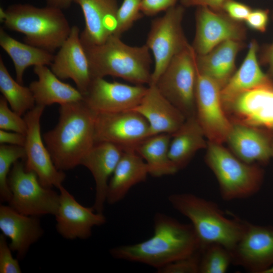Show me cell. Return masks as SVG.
<instances>
[{
    "label": "cell",
    "instance_id": "3957f363",
    "mask_svg": "<svg viewBox=\"0 0 273 273\" xmlns=\"http://www.w3.org/2000/svg\"><path fill=\"white\" fill-rule=\"evenodd\" d=\"M168 200L190 220L201 247L215 243L231 251L245 232L247 221L234 214L228 217L213 201L192 193L172 194Z\"/></svg>",
    "mask_w": 273,
    "mask_h": 273
},
{
    "label": "cell",
    "instance_id": "f1b7e54d",
    "mask_svg": "<svg viewBox=\"0 0 273 273\" xmlns=\"http://www.w3.org/2000/svg\"><path fill=\"white\" fill-rule=\"evenodd\" d=\"M0 46L11 58L16 72V80L23 83L25 70L31 66L51 65L54 55L44 49L22 42L0 28Z\"/></svg>",
    "mask_w": 273,
    "mask_h": 273
},
{
    "label": "cell",
    "instance_id": "7bdbcfd3",
    "mask_svg": "<svg viewBox=\"0 0 273 273\" xmlns=\"http://www.w3.org/2000/svg\"><path fill=\"white\" fill-rule=\"evenodd\" d=\"M47 6L56 8L61 10L70 7L74 0H46Z\"/></svg>",
    "mask_w": 273,
    "mask_h": 273
},
{
    "label": "cell",
    "instance_id": "d4e9b609",
    "mask_svg": "<svg viewBox=\"0 0 273 273\" xmlns=\"http://www.w3.org/2000/svg\"><path fill=\"white\" fill-rule=\"evenodd\" d=\"M33 72L38 77L29 87L36 105L46 107L53 104L60 105L83 100V95L76 88L61 80L46 65L34 66Z\"/></svg>",
    "mask_w": 273,
    "mask_h": 273
},
{
    "label": "cell",
    "instance_id": "d590c367",
    "mask_svg": "<svg viewBox=\"0 0 273 273\" xmlns=\"http://www.w3.org/2000/svg\"><path fill=\"white\" fill-rule=\"evenodd\" d=\"M201 249V248H200ZM200 249L188 257L172 262L157 270L158 273H199Z\"/></svg>",
    "mask_w": 273,
    "mask_h": 273
},
{
    "label": "cell",
    "instance_id": "52a82bcc",
    "mask_svg": "<svg viewBox=\"0 0 273 273\" xmlns=\"http://www.w3.org/2000/svg\"><path fill=\"white\" fill-rule=\"evenodd\" d=\"M196 55L190 44L171 60L155 84L186 118L196 116Z\"/></svg>",
    "mask_w": 273,
    "mask_h": 273
},
{
    "label": "cell",
    "instance_id": "ab89813d",
    "mask_svg": "<svg viewBox=\"0 0 273 273\" xmlns=\"http://www.w3.org/2000/svg\"><path fill=\"white\" fill-rule=\"evenodd\" d=\"M268 14V10H252L245 21L247 25L251 29L263 32L266 29Z\"/></svg>",
    "mask_w": 273,
    "mask_h": 273
},
{
    "label": "cell",
    "instance_id": "5b68a950",
    "mask_svg": "<svg viewBox=\"0 0 273 273\" xmlns=\"http://www.w3.org/2000/svg\"><path fill=\"white\" fill-rule=\"evenodd\" d=\"M0 20L6 29L24 34L25 43L52 53L61 47L72 27L63 10L27 4L1 7Z\"/></svg>",
    "mask_w": 273,
    "mask_h": 273
},
{
    "label": "cell",
    "instance_id": "7402d4cb",
    "mask_svg": "<svg viewBox=\"0 0 273 273\" xmlns=\"http://www.w3.org/2000/svg\"><path fill=\"white\" fill-rule=\"evenodd\" d=\"M81 9L85 21L80 32L84 44H99L113 34L118 9L117 0H74Z\"/></svg>",
    "mask_w": 273,
    "mask_h": 273
},
{
    "label": "cell",
    "instance_id": "bcb514c9",
    "mask_svg": "<svg viewBox=\"0 0 273 273\" xmlns=\"http://www.w3.org/2000/svg\"><path fill=\"white\" fill-rule=\"evenodd\" d=\"M271 158H273V140H272V146H271Z\"/></svg>",
    "mask_w": 273,
    "mask_h": 273
},
{
    "label": "cell",
    "instance_id": "f35d334b",
    "mask_svg": "<svg viewBox=\"0 0 273 273\" xmlns=\"http://www.w3.org/2000/svg\"><path fill=\"white\" fill-rule=\"evenodd\" d=\"M180 0H142L141 11L147 16H153L160 12H166L176 5Z\"/></svg>",
    "mask_w": 273,
    "mask_h": 273
},
{
    "label": "cell",
    "instance_id": "4fadbf2b",
    "mask_svg": "<svg viewBox=\"0 0 273 273\" xmlns=\"http://www.w3.org/2000/svg\"><path fill=\"white\" fill-rule=\"evenodd\" d=\"M45 107L36 105L24 114L27 125L24 146L25 168L36 174L41 184L47 188L58 189L66 177L63 171L57 168L41 136L40 118Z\"/></svg>",
    "mask_w": 273,
    "mask_h": 273
},
{
    "label": "cell",
    "instance_id": "603a6c76",
    "mask_svg": "<svg viewBox=\"0 0 273 273\" xmlns=\"http://www.w3.org/2000/svg\"><path fill=\"white\" fill-rule=\"evenodd\" d=\"M0 230L10 239V247L18 259H22L43 234L38 216L23 214L10 205L0 206Z\"/></svg>",
    "mask_w": 273,
    "mask_h": 273
},
{
    "label": "cell",
    "instance_id": "e0dca14e",
    "mask_svg": "<svg viewBox=\"0 0 273 273\" xmlns=\"http://www.w3.org/2000/svg\"><path fill=\"white\" fill-rule=\"evenodd\" d=\"M60 203L56 214V229L67 240L86 239L92 235L93 229L103 225L106 218L97 212L93 207L80 204L63 185L59 189Z\"/></svg>",
    "mask_w": 273,
    "mask_h": 273
},
{
    "label": "cell",
    "instance_id": "e575fe53",
    "mask_svg": "<svg viewBox=\"0 0 273 273\" xmlns=\"http://www.w3.org/2000/svg\"><path fill=\"white\" fill-rule=\"evenodd\" d=\"M0 129L26 135L27 125L24 118L10 109L6 99L0 97Z\"/></svg>",
    "mask_w": 273,
    "mask_h": 273
},
{
    "label": "cell",
    "instance_id": "7c38bea8",
    "mask_svg": "<svg viewBox=\"0 0 273 273\" xmlns=\"http://www.w3.org/2000/svg\"><path fill=\"white\" fill-rule=\"evenodd\" d=\"M147 120L133 110L115 113H97L95 142L113 144L123 150L135 149L149 137Z\"/></svg>",
    "mask_w": 273,
    "mask_h": 273
},
{
    "label": "cell",
    "instance_id": "f6af8a7d",
    "mask_svg": "<svg viewBox=\"0 0 273 273\" xmlns=\"http://www.w3.org/2000/svg\"><path fill=\"white\" fill-rule=\"evenodd\" d=\"M265 273H273V266L268 269Z\"/></svg>",
    "mask_w": 273,
    "mask_h": 273
},
{
    "label": "cell",
    "instance_id": "d6a6232c",
    "mask_svg": "<svg viewBox=\"0 0 273 273\" xmlns=\"http://www.w3.org/2000/svg\"><path fill=\"white\" fill-rule=\"evenodd\" d=\"M24 147L1 144L0 145V198L1 201L9 203L12 193L8 184V176L13 164L20 159H24Z\"/></svg>",
    "mask_w": 273,
    "mask_h": 273
},
{
    "label": "cell",
    "instance_id": "836d02e7",
    "mask_svg": "<svg viewBox=\"0 0 273 273\" xmlns=\"http://www.w3.org/2000/svg\"><path fill=\"white\" fill-rule=\"evenodd\" d=\"M142 0H123L116 15V27L113 34L119 37L128 30L144 15L141 12Z\"/></svg>",
    "mask_w": 273,
    "mask_h": 273
},
{
    "label": "cell",
    "instance_id": "2e32d148",
    "mask_svg": "<svg viewBox=\"0 0 273 273\" xmlns=\"http://www.w3.org/2000/svg\"><path fill=\"white\" fill-rule=\"evenodd\" d=\"M147 88L144 85L110 82L95 77L83 95V101L97 113L131 110L140 103Z\"/></svg>",
    "mask_w": 273,
    "mask_h": 273
},
{
    "label": "cell",
    "instance_id": "b9f144b4",
    "mask_svg": "<svg viewBox=\"0 0 273 273\" xmlns=\"http://www.w3.org/2000/svg\"><path fill=\"white\" fill-rule=\"evenodd\" d=\"M224 0H180L184 7L207 6L215 11H221V7Z\"/></svg>",
    "mask_w": 273,
    "mask_h": 273
},
{
    "label": "cell",
    "instance_id": "44dd1931",
    "mask_svg": "<svg viewBox=\"0 0 273 273\" xmlns=\"http://www.w3.org/2000/svg\"><path fill=\"white\" fill-rule=\"evenodd\" d=\"M273 134L256 127L232 123L225 143L239 159L248 164H267L271 158Z\"/></svg>",
    "mask_w": 273,
    "mask_h": 273
},
{
    "label": "cell",
    "instance_id": "cb8c5ba5",
    "mask_svg": "<svg viewBox=\"0 0 273 273\" xmlns=\"http://www.w3.org/2000/svg\"><path fill=\"white\" fill-rule=\"evenodd\" d=\"M148 175L146 163L135 149L123 150L109 181L106 202L113 205L121 201L132 187L145 181Z\"/></svg>",
    "mask_w": 273,
    "mask_h": 273
},
{
    "label": "cell",
    "instance_id": "5bb4252c",
    "mask_svg": "<svg viewBox=\"0 0 273 273\" xmlns=\"http://www.w3.org/2000/svg\"><path fill=\"white\" fill-rule=\"evenodd\" d=\"M195 20L196 32L191 46L197 55H205L225 41H243L246 37L242 22L232 19L222 11L198 6Z\"/></svg>",
    "mask_w": 273,
    "mask_h": 273
},
{
    "label": "cell",
    "instance_id": "74e56055",
    "mask_svg": "<svg viewBox=\"0 0 273 273\" xmlns=\"http://www.w3.org/2000/svg\"><path fill=\"white\" fill-rule=\"evenodd\" d=\"M221 10L231 18L239 22L245 21L252 10L248 6L235 0H224Z\"/></svg>",
    "mask_w": 273,
    "mask_h": 273
},
{
    "label": "cell",
    "instance_id": "ffe728a7",
    "mask_svg": "<svg viewBox=\"0 0 273 273\" xmlns=\"http://www.w3.org/2000/svg\"><path fill=\"white\" fill-rule=\"evenodd\" d=\"M123 152L121 148L113 144L97 143L80 162V165L87 168L93 176L95 196L93 207L98 213H103L109 181Z\"/></svg>",
    "mask_w": 273,
    "mask_h": 273
},
{
    "label": "cell",
    "instance_id": "4dcf8cb0",
    "mask_svg": "<svg viewBox=\"0 0 273 273\" xmlns=\"http://www.w3.org/2000/svg\"><path fill=\"white\" fill-rule=\"evenodd\" d=\"M0 91L11 109L22 116L32 109L36 103L29 87L13 79L2 58H0Z\"/></svg>",
    "mask_w": 273,
    "mask_h": 273
},
{
    "label": "cell",
    "instance_id": "1f68e13d",
    "mask_svg": "<svg viewBox=\"0 0 273 273\" xmlns=\"http://www.w3.org/2000/svg\"><path fill=\"white\" fill-rule=\"evenodd\" d=\"M199 273H224L232 264L231 251L219 243H210L200 249Z\"/></svg>",
    "mask_w": 273,
    "mask_h": 273
},
{
    "label": "cell",
    "instance_id": "9a60e30c",
    "mask_svg": "<svg viewBox=\"0 0 273 273\" xmlns=\"http://www.w3.org/2000/svg\"><path fill=\"white\" fill-rule=\"evenodd\" d=\"M230 251L232 264L251 273H265L273 266V226L247 221L243 236Z\"/></svg>",
    "mask_w": 273,
    "mask_h": 273
},
{
    "label": "cell",
    "instance_id": "d6986e66",
    "mask_svg": "<svg viewBox=\"0 0 273 273\" xmlns=\"http://www.w3.org/2000/svg\"><path fill=\"white\" fill-rule=\"evenodd\" d=\"M142 115L149 126V136L175 132L186 119L182 112L166 99L156 85H148L140 103L132 110Z\"/></svg>",
    "mask_w": 273,
    "mask_h": 273
},
{
    "label": "cell",
    "instance_id": "30bf717a",
    "mask_svg": "<svg viewBox=\"0 0 273 273\" xmlns=\"http://www.w3.org/2000/svg\"><path fill=\"white\" fill-rule=\"evenodd\" d=\"M221 89L216 82L197 70L196 118L207 141L222 144L225 143L232 123L224 109Z\"/></svg>",
    "mask_w": 273,
    "mask_h": 273
},
{
    "label": "cell",
    "instance_id": "60d3db41",
    "mask_svg": "<svg viewBox=\"0 0 273 273\" xmlns=\"http://www.w3.org/2000/svg\"><path fill=\"white\" fill-rule=\"evenodd\" d=\"M26 141V135L16 132H10L3 129L0 130L1 144L24 147Z\"/></svg>",
    "mask_w": 273,
    "mask_h": 273
},
{
    "label": "cell",
    "instance_id": "83f0119b",
    "mask_svg": "<svg viewBox=\"0 0 273 273\" xmlns=\"http://www.w3.org/2000/svg\"><path fill=\"white\" fill-rule=\"evenodd\" d=\"M257 50V43L253 40L241 66L221 89L222 103L244 92L273 82L260 68Z\"/></svg>",
    "mask_w": 273,
    "mask_h": 273
},
{
    "label": "cell",
    "instance_id": "8d00e7d4",
    "mask_svg": "<svg viewBox=\"0 0 273 273\" xmlns=\"http://www.w3.org/2000/svg\"><path fill=\"white\" fill-rule=\"evenodd\" d=\"M12 250L7 243V237L0 235V272L20 273L22 272L18 259L12 255Z\"/></svg>",
    "mask_w": 273,
    "mask_h": 273
},
{
    "label": "cell",
    "instance_id": "8fae6325",
    "mask_svg": "<svg viewBox=\"0 0 273 273\" xmlns=\"http://www.w3.org/2000/svg\"><path fill=\"white\" fill-rule=\"evenodd\" d=\"M222 104L232 123L273 134V82L240 93Z\"/></svg>",
    "mask_w": 273,
    "mask_h": 273
},
{
    "label": "cell",
    "instance_id": "8992f818",
    "mask_svg": "<svg viewBox=\"0 0 273 273\" xmlns=\"http://www.w3.org/2000/svg\"><path fill=\"white\" fill-rule=\"evenodd\" d=\"M204 159L214 174L220 196L225 201L251 197L262 186L264 171L261 166L242 161L222 144L208 141Z\"/></svg>",
    "mask_w": 273,
    "mask_h": 273
},
{
    "label": "cell",
    "instance_id": "9c48e42d",
    "mask_svg": "<svg viewBox=\"0 0 273 273\" xmlns=\"http://www.w3.org/2000/svg\"><path fill=\"white\" fill-rule=\"evenodd\" d=\"M12 193L9 205L26 215L55 216L60 203V194L43 186L35 173L27 171L19 160L13 165L8 176Z\"/></svg>",
    "mask_w": 273,
    "mask_h": 273
},
{
    "label": "cell",
    "instance_id": "f546056e",
    "mask_svg": "<svg viewBox=\"0 0 273 273\" xmlns=\"http://www.w3.org/2000/svg\"><path fill=\"white\" fill-rule=\"evenodd\" d=\"M171 135L160 133L148 137L135 149L147 164L149 175L155 177L171 175L178 170L169 154Z\"/></svg>",
    "mask_w": 273,
    "mask_h": 273
},
{
    "label": "cell",
    "instance_id": "484cf974",
    "mask_svg": "<svg viewBox=\"0 0 273 273\" xmlns=\"http://www.w3.org/2000/svg\"><path fill=\"white\" fill-rule=\"evenodd\" d=\"M243 41H225L203 55H196L197 70L208 76L222 88L235 72V60L244 48Z\"/></svg>",
    "mask_w": 273,
    "mask_h": 273
},
{
    "label": "cell",
    "instance_id": "7a4b0ae2",
    "mask_svg": "<svg viewBox=\"0 0 273 273\" xmlns=\"http://www.w3.org/2000/svg\"><path fill=\"white\" fill-rule=\"evenodd\" d=\"M96 116L83 100L60 105L57 124L42 136L58 169L64 171L80 165L95 144Z\"/></svg>",
    "mask_w": 273,
    "mask_h": 273
},
{
    "label": "cell",
    "instance_id": "4316f807",
    "mask_svg": "<svg viewBox=\"0 0 273 273\" xmlns=\"http://www.w3.org/2000/svg\"><path fill=\"white\" fill-rule=\"evenodd\" d=\"M196 116L186 118L171 134L169 157L178 170L185 168L199 150L206 149L208 141Z\"/></svg>",
    "mask_w": 273,
    "mask_h": 273
},
{
    "label": "cell",
    "instance_id": "277c9868",
    "mask_svg": "<svg viewBox=\"0 0 273 273\" xmlns=\"http://www.w3.org/2000/svg\"><path fill=\"white\" fill-rule=\"evenodd\" d=\"M112 34L99 44H82L92 78L107 76L121 78L138 85H150L152 62L147 45L131 46Z\"/></svg>",
    "mask_w": 273,
    "mask_h": 273
},
{
    "label": "cell",
    "instance_id": "6da1fadb",
    "mask_svg": "<svg viewBox=\"0 0 273 273\" xmlns=\"http://www.w3.org/2000/svg\"><path fill=\"white\" fill-rule=\"evenodd\" d=\"M201 248L191 223H184L166 214L154 217V233L149 239L133 244L123 245L110 250L114 258L147 264L157 269L188 257Z\"/></svg>",
    "mask_w": 273,
    "mask_h": 273
},
{
    "label": "cell",
    "instance_id": "ba28073f",
    "mask_svg": "<svg viewBox=\"0 0 273 273\" xmlns=\"http://www.w3.org/2000/svg\"><path fill=\"white\" fill-rule=\"evenodd\" d=\"M185 8L176 5L152 21L146 43L154 60L150 85H155L171 60L190 45L182 27Z\"/></svg>",
    "mask_w": 273,
    "mask_h": 273
},
{
    "label": "cell",
    "instance_id": "ee69618b",
    "mask_svg": "<svg viewBox=\"0 0 273 273\" xmlns=\"http://www.w3.org/2000/svg\"><path fill=\"white\" fill-rule=\"evenodd\" d=\"M264 59L269 65L270 73L269 77L273 81V42L268 47L265 54Z\"/></svg>",
    "mask_w": 273,
    "mask_h": 273
},
{
    "label": "cell",
    "instance_id": "ac0fdd59",
    "mask_svg": "<svg viewBox=\"0 0 273 273\" xmlns=\"http://www.w3.org/2000/svg\"><path fill=\"white\" fill-rule=\"evenodd\" d=\"M80 34L78 26H72L69 36L54 55L50 68L61 80L72 79L83 95L93 78Z\"/></svg>",
    "mask_w": 273,
    "mask_h": 273
}]
</instances>
